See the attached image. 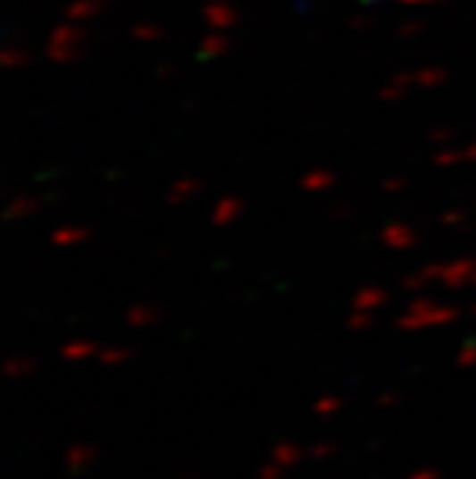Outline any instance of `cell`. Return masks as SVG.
<instances>
[{
    "mask_svg": "<svg viewBox=\"0 0 476 479\" xmlns=\"http://www.w3.org/2000/svg\"><path fill=\"white\" fill-rule=\"evenodd\" d=\"M459 319V307L447 302H433V298L422 296L407 302L405 313L397 319L399 331H428V327H447Z\"/></svg>",
    "mask_w": 476,
    "mask_h": 479,
    "instance_id": "cell-1",
    "label": "cell"
},
{
    "mask_svg": "<svg viewBox=\"0 0 476 479\" xmlns=\"http://www.w3.org/2000/svg\"><path fill=\"white\" fill-rule=\"evenodd\" d=\"M95 459H98V448L89 442H75L66 448V454H63V465L70 474H84L87 468H92Z\"/></svg>",
    "mask_w": 476,
    "mask_h": 479,
    "instance_id": "cell-2",
    "label": "cell"
},
{
    "mask_svg": "<svg viewBox=\"0 0 476 479\" xmlns=\"http://www.w3.org/2000/svg\"><path fill=\"white\" fill-rule=\"evenodd\" d=\"M473 276H476V262H473V258H459V262L442 265L439 282L445 287H451V290H456V287L473 282Z\"/></svg>",
    "mask_w": 476,
    "mask_h": 479,
    "instance_id": "cell-3",
    "label": "cell"
},
{
    "mask_svg": "<svg viewBox=\"0 0 476 479\" xmlns=\"http://www.w3.org/2000/svg\"><path fill=\"white\" fill-rule=\"evenodd\" d=\"M388 298H390V293L385 290L382 284H362L359 290H356V296H353V310L373 313L379 307H385Z\"/></svg>",
    "mask_w": 476,
    "mask_h": 479,
    "instance_id": "cell-4",
    "label": "cell"
},
{
    "mask_svg": "<svg viewBox=\"0 0 476 479\" xmlns=\"http://www.w3.org/2000/svg\"><path fill=\"white\" fill-rule=\"evenodd\" d=\"M158 316H161V310H158L155 305H149V302H135V305L127 307L124 322H127L129 327H135V331H144V327L155 324Z\"/></svg>",
    "mask_w": 476,
    "mask_h": 479,
    "instance_id": "cell-5",
    "label": "cell"
},
{
    "mask_svg": "<svg viewBox=\"0 0 476 479\" xmlns=\"http://www.w3.org/2000/svg\"><path fill=\"white\" fill-rule=\"evenodd\" d=\"M38 371V365L32 356H23V353H12L9 359L4 362V376L9 382H18V379H26V376H32Z\"/></svg>",
    "mask_w": 476,
    "mask_h": 479,
    "instance_id": "cell-6",
    "label": "cell"
},
{
    "mask_svg": "<svg viewBox=\"0 0 476 479\" xmlns=\"http://www.w3.org/2000/svg\"><path fill=\"white\" fill-rule=\"evenodd\" d=\"M98 353H101V348L95 345V341H87V339H72L61 348V356L66 362H87Z\"/></svg>",
    "mask_w": 476,
    "mask_h": 479,
    "instance_id": "cell-7",
    "label": "cell"
},
{
    "mask_svg": "<svg viewBox=\"0 0 476 479\" xmlns=\"http://www.w3.org/2000/svg\"><path fill=\"white\" fill-rule=\"evenodd\" d=\"M302 457H305V450L298 448L296 442H290V440L276 442L273 450H270V459H276L281 468H296V465L302 462Z\"/></svg>",
    "mask_w": 476,
    "mask_h": 479,
    "instance_id": "cell-8",
    "label": "cell"
},
{
    "mask_svg": "<svg viewBox=\"0 0 476 479\" xmlns=\"http://www.w3.org/2000/svg\"><path fill=\"white\" fill-rule=\"evenodd\" d=\"M342 408H345V399H342V396H336V393H322L319 399L313 402V414L322 416V419H328V416H336Z\"/></svg>",
    "mask_w": 476,
    "mask_h": 479,
    "instance_id": "cell-9",
    "label": "cell"
},
{
    "mask_svg": "<svg viewBox=\"0 0 476 479\" xmlns=\"http://www.w3.org/2000/svg\"><path fill=\"white\" fill-rule=\"evenodd\" d=\"M132 359V350L129 348H101L98 353V362L106 365V367H113V365H124Z\"/></svg>",
    "mask_w": 476,
    "mask_h": 479,
    "instance_id": "cell-10",
    "label": "cell"
},
{
    "mask_svg": "<svg viewBox=\"0 0 476 479\" xmlns=\"http://www.w3.org/2000/svg\"><path fill=\"white\" fill-rule=\"evenodd\" d=\"M338 450V445L336 442H330V440H319V442H313L310 448H307V457L313 459V462H322V459H330L333 454Z\"/></svg>",
    "mask_w": 476,
    "mask_h": 479,
    "instance_id": "cell-11",
    "label": "cell"
},
{
    "mask_svg": "<svg viewBox=\"0 0 476 479\" xmlns=\"http://www.w3.org/2000/svg\"><path fill=\"white\" fill-rule=\"evenodd\" d=\"M385 241L390 244V248L402 250V248H411V244H413L416 239H413V232H411V230H405V227H393V230H388Z\"/></svg>",
    "mask_w": 476,
    "mask_h": 479,
    "instance_id": "cell-12",
    "label": "cell"
},
{
    "mask_svg": "<svg viewBox=\"0 0 476 479\" xmlns=\"http://www.w3.org/2000/svg\"><path fill=\"white\" fill-rule=\"evenodd\" d=\"M347 327H350V331H367V327H373V313L353 310L347 316Z\"/></svg>",
    "mask_w": 476,
    "mask_h": 479,
    "instance_id": "cell-13",
    "label": "cell"
},
{
    "mask_svg": "<svg viewBox=\"0 0 476 479\" xmlns=\"http://www.w3.org/2000/svg\"><path fill=\"white\" fill-rule=\"evenodd\" d=\"M456 365H459V367H476V341H468V345L459 348Z\"/></svg>",
    "mask_w": 476,
    "mask_h": 479,
    "instance_id": "cell-14",
    "label": "cell"
},
{
    "mask_svg": "<svg viewBox=\"0 0 476 479\" xmlns=\"http://www.w3.org/2000/svg\"><path fill=\"white\" fill-rule=\"evenodd\" d=\"M284 471L288 468H281V465L276 462V459H270V462H264L262 468H258V479H284Z\"/></svg>",
    "mask_w": 476,
    "mask_h": 479,
    "instance_id": "cell-15",
    "label": "cell"
},
{
    "mask_svg": "<svg viewBox=\"0 0 476 479\" xmlns=\"http://www.w3.org/2000/svg\"><path fill=\"white\" fill-rule=\"evenodd\" d=\"M402 402V393L399 391H382L376 396V405L379 408H390V405H399Z\"/></svg>",
    "mask_w": 476,
    "mask_h": 479,
    "instance_id": "cell-16",
    "label": "cell"
},
{
    "mask_svg": "<svg viewBox=\"0 0 476 479\" xmlns=\"http://www.w3.org/2000/svg\"><path fill=\"white\" fill-rule=\"evenodd\" d=\"M428 282L422 279V273H411V276H405L402 279V287L405 290H422V287H425Z\"/></svg>",
    "mask_w": 476,
    "mask_h": 479,
    "instance_id": "cell-17",
    "label": "cell"
},
{
    "mask_svg": "<svg viewBox=\"0 0 476 479\" xmlns=\"http://www.w3.org/2000/svg\"><path fill=\"white\" fill-rule=\"evenodd\" d=\"M80 239H84V232H80V230H63V232H58V236H55V244H75Z\"/></svg>",
    "mask_w": 476,
    "mask_h": 479,
    "instance_id": "cell-18",
    "label": "cell"
},
{
    "mask_svg": "<svg viewBox=\"0 0 476 479\" xmlns=\"http://www.w3.org/2000/svg\"><path fill=\"white\" fill-rule=\"evenodd\" d=\"M407 479H442V474H439V468H419Z\"/></svg>",
    "mask_w": 476,
    "mask_h": 479,
    "instance_id": "cell-19",
    "label": "cell"
},
{
    "mask_svg": "<svg viewBox=\"0 0 476 479\" xmlns=\"http://www.w3.org/2000/svg\"><path fill=\"white\" fill-rule=\"evenodd\" d=\"M471 313H473V316H476V305H473V307H471Z\"/></svg>",
    "mask_w": 476,
    "mask_h": 479,
    "instance_id": "cell-20",
    "label": "cell"
},
{
    "mask_svg": "<svg viewBox=\"0 0 476 479\" xmlns=\"http://www.w3.org/2000/svg\"><path fill=\"white\" fill-rule=\"evenodd\" d=\"M473 284H476V276H473Z\"/></svg>",
    "mask_w": 476,
    "mask_h": 479,
    "instance_id": "cell-21",
    "label": "cell"
}]
</instances>
